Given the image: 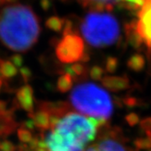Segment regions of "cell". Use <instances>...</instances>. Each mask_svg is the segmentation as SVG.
I'll list each match as a JSON object with an SVG mask.
<instances>
[{"mask_svg":"<svg viewBox=\"0 0 151 151\" xmlns=\"http://www.w3.org/2000/svg\"><path fill=\"white\" fill-rule=\"evenodd\" d=\"M104 71H105L104 69L100 65H93L89 69L88 73L92 80L101 81L103 79V75H104Z\"/></svg>","mask_w":151,"mask_h":151,"instance_id":"obj_19","label":"cell"},{"mask_svg":"<svg viewBox=\"0 0 151 151\" xmlns=\"http://www.w3.org/2000/svg\"><path fill=\"white\" fill-rule=\"evenodd\" d=\"M80 4L89 8L92 11H111L114 4L122 2V0H77Z\"/></svg>","mask_w":151,"mask_h":151,"instance_id":"obj_10","label":"cell"},{"mask_svg":"<svg viewBox=\"0 0 151 151\" xmlns=\"http://www.w3.org/2000/svg\"><path fill=\"white\" fill-rule=\"evenodd\" d=\"M84 50V40L75 31L63 35L55 45V55L63 64H72L79 61Z\"/></svg>","mask_w":151,"mask_h":151,"instance_id":"obj_6","label":"cell"},{"mask_svg":"<svg viewBox=\"0 0 151 151\" xmlns=\"http://www.w3.org/2000/svg\"><path fill=\"white\" fill-rule=\"evenodd\" d=\"M40 33V19L30 6L13 4L0 11V41L11 50L29 51Z\"/></svg>","mask_w":151,"mask_h":151,"instance_id":"obj_1","label":"cell"},{"mask_svg":"<svg viewBox=\"0 0 151 151\" xmlns=\"http://www.w3.org/2000/svg\"><path fill=\"white\" fill-rule=\"evenodd\" d=\"M2 86H3V79H2V78H0V92H1Z\"/></svg>","mask_w":151,"mask_h":151,"instance_id":"obj_33","label":"cell"},{"mask_svg":"<svg viewBox=\"0 0 151 151\" xmlns=\"http://www.w3.org/2000/svg\"><path fill=\"white\" fill-rule=\"evenodd\" d=\"M100 125L99 119L70 111L45 136V141L49 151H83L95 139Z\"/></svg>","mask_w":151,"mask_h":151,"instance_id":"obj_2","label":"cell"},{"mask_svg":"<svg viewBox=\"0 0 151 151\" xmlns=\"http://www.w3.org/2000/svg\"><path fill=\"white\" fill-rule=\"evenodd\" d=\"M71 68L76 76V81H78L81 77H86L88 73L86 65L82 62H75L71 64Z\"/></svg>","mask_w":151,"mask_h":151,"instance_id":"obj_18","label":"cell"},{"mask_svg":"<svg viewBox=\"0 0 151 151\" xmlns=\"http://www.w3.org/2000/svg\"><path fill=\"white\" fill-rule=\"evenodd\" d=\"M103 87L110 92H120L129 87V81L126 76H106L101 80Z\"/></svg>","mask_w":151,"mask_h":151,"instance_id":"obj_9","label":"cell"},{"mask_svg":"<svg viewBox=\"0 0 151 151\" xmlns=\"http://www.w3.org/2000/svg\"><path fill=\"white\" fill-rule=\"evenodd\" d=\"M81 33L89 45L103 48L117 42L120 28L118 20L111 14L90 11L81 20Z\"/></svg>","mask_w":151,"mask_h":151,"instance_id":"obj_4","label":"cell"},{"mask_svg":"<svg viewBox=\"0 0 151 151\" xmlns=\"http://www.w3.org/2000/svg\"><path fill=\"white\" fill-rule=\"evenodd\" d=\"M136 150H147L151 149V135L137 138L134 142Z\"/></svg>","mask_w":151,"mask_h":151,"instance_id":"obj_17","label":"cell"},{"mask_svg":"<svg viewBox=\"0 0 151 151\" xmlns=\"http://www.w3.org/2000/svg\"><path fill=\"white\" fill-rule=\"evenodd\" d=\"M125 29H126L127 40L130 45L134 49H139L141 47L144 41L139 33L138 32L137 22H132L128 24L125 27Z\"/></svg>","mask_w":151,"mask_h":151,"instance_id":"obj_12","label":"cell"},{"mask_svg":"<svg viewBox=\"0 0 151 151\" xmlns=\"http://www.w3.org/2000/svg\"><path fill=\"white\" fill-rule=\"evenodd\" d=\"M20 127L22 128H24L26 129L29 130V131H34L35 128V123L33 121L32 119L29 118V119H27V120H24V122H22L20 124Z\"/></svg>","mask_w":151,"mask_h":151,"instance_id":"obj_27","label":"cell"},{"mask_svg":"<svg viewBox=\"0 0 151 151\" xmlns=\"http://www.w3.org/2000/svg\"><path fill=\"white\" fill-rule=\"evenodd\" d=\"M146 61L145 57L140 54H134L130 56L127 61V65L130 70L139 72L144 69L145 66Z\"/></svg>","mask_w":151,"mask_h":151,"instance_id":"obj_15","label":"cell"},{"mask_svg":"<svg viewBox=\"0 0 151 151\" xmlns=\"http://www.w3.org/2000/svg\"><path fill=\"white\" fill-rule=\"evenodd\" d=\"M17 135H18V138L19 141H21L22 143H29V141L32 139L33 135L31 131L26 129L24 128H19L17 130Z\"/></svg>","mask_w":151,"mask_h":151,"instance_id":"obj_20","label":"cell"},{"mask_svg":"<svg viewBox=\"0 0 151 151\" xmlns=\"http://www.w3.org/2000/svg\"><path fill=\"white\" fill-rule=\"evenodd\" d=\"M125 120L129 126L134 127L139 123V116L137 113H130L125 116Z\"/></svg>","mask_w":151,"mask_h":151,"instance_id":"obj_25","label":"cell"},{"mask_svg":"<svg viewBox=\"0 0 151 151\" xmlns=\"http://www.w3.org/2000/svg\"><path fill=\"white\" fill-rule=\"evenodd\" d=\"M123 103L125 104L126 106H128L129 108H134L135 106L138 105V101L134 97H125L123 100Z\"/></svg>","mask_w":151,"mask_h":151,"instance_id":"obj_29","label":"cell"},{"mask_svg":"<svg viewBox=\"0 0 151 151\" xmlns=\"http://www.w3.org/2000/svg\"><path fill=\"white\" fill-rule=\"evenodd\" d=\"M140 9L151 14V0H143V4L141 5Z\"/></svg>","mask_w":151,"mask_h":151,"instance_id":"obj_30","label":"cell"},{"mask_svg":"<svg viewBox=\"0 0 151 151\" xmlns=\"http://www.w3.org/2000/svg\"><path fill=\"white\" fill-rule=\"evenodd\" d=\"M147 151H151V150H147Z\"/></svg>","mask_w":151,"mask_h":151,"instance_id":"obj_36","label":"cell"},{"mask_svg":"<svg viewBox=\"0 0 151 151\" xmlns=\"http://www.w3.org/2000/svg\"><path fill=\"white\" fill-rule=\"evenodd\" d=\"M83 151H131V149L127 145L121 129L107 123L98 129L94 143L86 146Z\"/></svg>","mask_w":151,"mask_h":151,"instance_id":"obj_5","label":"cell"},{"mask_svg":"<svg viewBox=\"0 0 151 151\" xmlns=\"http://www.w3.org/2000/svg\"><path fill=\"white\" fill-rule=\"evenodd\" d=\"M18 74V69L10 60L0 59V78L9 80Z\"/></svg>","mask_w":151,"mask_h":151,"instance_id":"obj_13","label":"cell"},{"mask_svg":"<svg viewBox=\"0 0 151 151\" xmlns=\"http://www.w3.org/2000/svg\"><path fill=\"white\" fill-rule=\"evenodd\" d=\"M64 25V18H60L57 15H53L45 20V27L48 29L59 33L62 31Z\"/></svg>","mask_w":151,"mask_h":151,"instance_id":"obj_16","label":"cell"},{"mask_svg":"<svg viewBox=\"0 0 151 151\" xmlns=\"http://www.w3.org/2000/svg\"><path fill=\"white\" fill-rule=\"evenodd\" d=\"M29 151H35V150H29Z\"/></svg>","mask_w":151,"mask_h":151,"instance_id":"obj_35","label":"cell"},{"mask_svg":"<svg viewBox=\"0 0 151 151\" xmlns=\"http://www.w3.org/2000/svg\"><path fill=\"white\" fill-rule=\"evenodd\" d=\"M28 116L34 121L35 128L41 132L50 129V113L46 111L38 108L36 111L29 113Z\"/></svg>","mask_w":151,"mask_h":151,"instance_id":"obj_11","label":"cell"},{"mask_svg":"<svg viewBox=\"0 0 151 151\" xmlns=\"http://www.w3.org/2000/svg\"><path fill=\"white\" fill-rule=\"evenodd\" d=\"M19 74L21 76L23 81L25 83H28L29 81L32 79L33 77V72L31 69L28 66H21L19 67Z\"/></svg>","mask_w":151,"mask_h":151,"instance_id":"obj_22","label":"cell"},{"mask_svg":"<svg viewBox=\"0 0 151 151\" xmlns=\"http://www.w3.org/2000/svg\"><path fill=\"white\" fill-rule=\"evenodd\" d=\"M37 108L46 111L50 116L54 115L60 118L71 110L70 103L65 101H38Z\"/></svg>","mask_w":151,"mask_h":151,"instance_id":"obj_8","label":"cell"},{"mask_svg":"<svg viewBox=\"0 0 151 151\" xmlns=\"http://www.w3.org/2000/svg\"><path fill=\"white\" fill-rule=\"evenodd\" d=\"M0 151H17L16 145L4 138L0 141Z\"/></svg>","mask_w":151,"mask_h":151,"instance_id":"obj_23","label":"cell"},{"mask_svg":"<svg viewBox=\"0 0 151 151\" xmlns=\"http://www.w3.org/2000/svg\"><path fill=\"white\" fill-rule=\"evenodd\" d=\"M18 0H0V5L2 4H15Z\"/></svg>","mask_w":151,"mask_h":151,"instance_id":"obj_32","label":"cell"},{"mask_svg":"<svg viewBox=\"0 0 151 151\" xmlns=\"http://www.w3.org/2000/svg\"><path fill=\"white\" fill-rule=\"evenodd\" d=\"M73 78L67 73H62L56 81V89L60 93L68 92L73 86Z\"/></svg>","mask_w":151,"mask_h":151,"instance_id":"obj_14","label":"cell"},{"mask_svg":"<svg viewBox=\"0 0 151 151\" xmlns=\"http://www.w3.org/2000/svg\"><path fill=\"white\" fill-rule=\"evenodd\" d=\"M40 5L42 10L45 12H48L51 7L53 6V1L52 0H40Z\"/></svg>","mask_w":151,"mask_h":151,"instance_id":"obj_28","label":"cell"},{"mask_svg":"<svg viewBox=\"0 0 151 151\" xmlns=\"http://www.w3.org/2000/svg\"><path fill=\"white\" fill-rule=\"evenodd\" d=\"M119 66V60L114 56H108L105 62V70L108 73H114Z\"/></svg>","mask_w":151,"mask_h":151,"instance_id":"obj_21","label":"cell"},{"mask_svg":"<svg viewBox=\"0 0 151 151\" xmlns=\"http://www.w3.org/2000/svg\"><path fill=\"white\" fill-rule=\"evenodd\" d=\"M69 100L75 110L89 117L108 120L113 113V103L108 92L92 82L76 85Z\"/></svg>","mask_w":151,"mask_h":151,"instance_id":"obj_3","label":"cell"},{"mask_svg":"<svg viewBox=\"0 0 151 151\" xmlns=\"http://www.w3.org/2000/svg\"><path fill=\"white\" fill-rule=\"evenodd\" d=\"M90 59H91L90 55H89V53H88L87 51H86V50H85L84 52H83V54L81 55V59H80L81 62H82V63H87V62L90 60Z\"/></svg>","mask_w":151,"mask_h":151,"instance_id":"obj_31","label":"cell"},{"mask_svg":"<svg viewBox=\"0 0 151 151\" xmlns=\"http://www.w3.org/2000/svg\"><path fill=\"white\" fill-rule=\"evenodd\" d=\"M60 1H61L62 3H67V2H69L70 0H60Z\"/></svg>","mask_w":151,"mask_h":151,"instance_id":"obj_34","label":"cell"},{"mask_svg":"<svg viewBox=\"0 0 151 151\" xmlns=\"http://www.w3.org/2000/svg\"><path fill=\"white\" fill-rule=\"evenodd\" d=\"M139 127L145 134L151 135V117H148L141 120Z\"/></svg>","mask_w":151,"mask_h":151,"instance_id":"obj_24","label":"cell"},{"mask_svg":"<svg viewBox=\"0 0 151 151\" xmlns=\"http://www.w3.org/2000/svg\"><path fill=\"white\" fill-rule=\"evenodd\" d=\"M9 60L16 67H21L23 64H24V58H23L21 55L19 54V53L11 55Z\"/></svg>","mask_w":151,"mask_h":151,"instance_id":"obj_26","label":"cell"},{"mask_svg":"<svg viewBox=\"0 0 151 151\" xmlns=\"http://www.w3.org/2000/svg\"><path fill=\"white\" fill-rule=\"evenodd\" d=\"M14 101L18 104L19 108L29 113H33L35 108V97L32 86L25 83L24 86L19 88L16 92V98Z\"/></svg>","mask_w":151,"mask_h":151,"instance_id":"obj_7","label":"cell"}]
</instances>
